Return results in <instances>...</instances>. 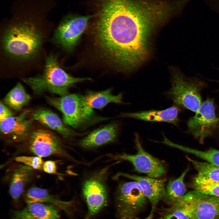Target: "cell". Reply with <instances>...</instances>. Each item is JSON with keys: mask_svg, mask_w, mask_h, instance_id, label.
I'll return each instance as SVG.
<instances>
[{"mask_svg": "<svg viewBox=\"0 0 219 219\" xmlns=\"http://www.w3.org/2000/svg\"><path fill=\"white\" fill-rule=\"evenodd\" d=\"M29 147L30 151L42 158L58 155L72 159L65 151L60 140L51 132L38 129L30 135Z\"/></svg>", "mask_w": 219, "mask_h": 219, "instance_id": "12", "label": "cell"}, {"mask_svg": "<svg viewBox=\"0 0 219 219\" xmlns=\"http://www.w3.org/2000/svg\"><path fill=\"white\" fill-rule=\"evenodd\" d=\"M186 158L192 163L198 174L214 181L219 182V167L207 162L193 159L187 156Z\"/></svg>", "mask_w": 219, "mask_h": 219, "instance_id": "26", "label": "cell"}, {"mask_svg": "<svg viewBox=\"0 0 219 219\" xmlns=\"http://www.w3.org/2000/svg\"><path fill=\"white\" fill-rule=\"evenodd\" d=\"M91 80L90 78H76L69 75L61 67L58 54L54 52L47 54L41 73L21 78L36 94L48 92L61 96L69 94V89L76 84Z\"/></svg>", "mask_w": 219, "mask_h": 219, "instance_id": "3", "label": "cell"}, {"mask_svg": "<svg viewBox=\"0 0 219 219\" xmlns=\"http://www.w3.org/2000/svg\"><path fill=\"white\" fill-rule=\"evenodd\" d=\"M33 169L24 164H20L13 171L9 192L15 201L19 200L25 186L30 180L33 175Z\"/></svg>", "mask_w": 219, "mask_h": 219, "instance_id": "19", "label": "cell"}, {"mask_svg": "<svg viewBox=\"0 0 219 219\" xmlns=\"http://www.w3.org/2000/svg\"><path fill=\"white\" fill-rule=\"evenodd\" d=\"M180 109L173 106L162 110H151L134 113H124L119 116L133 118L147 121L162 122L177 126L179 121L178 115Z\"/></svg>", "mask_w": 219, "mask_h": 219, "instance_id": "17", "label": "cell"}, {"mask_svg": "<svg viewBox=\"0 0 219 219\" xmlns=\"http://www.w3.org/2000/svg\"><path fill=\"white\" fill-rule=\"evenodd\" d=\"M189 170L187 167L177 179L169 181L166 186V194L162 200L170 206L186 193V189L184 179Z\"/></svg>", "mask_w": 219, "mask_h": 219, "instance_id": "21", "label": "cell"}, {"mask_svg": "<svg viewBox=\"0 0 219 219\" xmlns=\"http://www.w3.org/2000/svg\"><path fill=\"white\" fill-rule=\"evenodd\" d=\"M118 176H122L137 182L143 193L151 205V208L148 216L144 219H152L156 207L162 200L166 194L165 187V178H156L149 176H140L124 173H120Z\"/></svg>", "mask_w": 219, "mask_h": 219, "instance_id": "13", "label": "cell"}, {"mask_svg": "<svg viewBox=\"0 0 219 219\" xmlns=\"http://www.w3.org/2000/svg\"><path fill=\"white\" fill-rule=\"evenodd\" d=\"M93 14H70L64 17L54 30L50 41L55 46L68 53L73 51L86 29Z\"/></svg>", "mask_w": 219, "mask_h": 219, "instance_id": "7", "label": "cell"}, {"mask_svg": "<svg viewBox=\"0 0 219 219\" xmlns=\"http://www.w3.org/2000/svg\"><path fill=\"white\" fill-rule=\"evenodd\" d=\"M47 102L62 113L67 125L80 128L104 119H98L85 97L78 94H69L59 97H46Z\"/></svg>", "mask_w": 219, "mask_h": 219, "instance_id": "4", "label": "cell"}, {"mask_svg": "<svg viewBox=\"0 0 219 219\" xmlns=\"http://www.w3.org/2000/svg\"><path fill=\"white\" fill-rule=\"evenodd\" d=\"M42 168L46 173L50 174L57 173V166L55 161L48 160L43 163Z\"/></svg>", "mask_w": 219, "mask_h": 219, "instance_id": "30", "label": "cell"}, {"mask_svg": "<svg viewBox=\"0 0 219 219\" xmlns=\"http://www.w3.org/2000/svg\"><path fill=\"white\" fill-rule=\"evenodd\" d=\"M194 190L200 193L219 197V182L198 173L191 185Z\"/></svg>", "mask_w": 219, "mask_h": 219, "instance_id": "25", "label": "cell"}, {"mask_svg": "<svg viewBox=\"0 0 219 219\" xmlns=\"http://www.w3.org/2000/svg\"><path fill=\"white\" fill-rule=\"evenodd\" d=\"M30 96L26 91L24 86L20 82H18L5 96L4 103L11 109L20 110L29 102Z\"/></svg>", "mask_w": 219, "mask_h": 219, "instance_id": "22", "label": "cell"}, {"mask_svg": "<svg viewBox=\"0 0 219 219\" xmlns=\"http://www.w3.org/2000/svg\"><path fill=\"white\" fill-rule=\"evenodd\" d=\"M29 111L25 110L16 116H12L0 122L2 134L15 142L24 141L31 133L32 119L28 116Z\"/></svg>", "mask_w": 219, "mask_h": 219, "instance_id": "14", "label": "cell"}, {"mask_svg": "<svg viewBox=\"0 0 219 219\" xmlns=\"http://www.w3.org/2000/svg\"><path fill=\"white\" fill-rule=\"evenodd\" d=\"M13 219H37L29 211L27 207L13 212Z\"/></svg>", "mask_w": 219, "mask_h": 219, "instance_id": "29", "label": "cell"}, {"mask_svg": "<svg viewBox=\"0 0 219 219\" xmlns=\"http://www.w3.org/2000/svg\"><path fill=\"white\" fill-rule=\"evenodd\" d=\"M93 10L95 45L107 62L129 69L143 61L149 32L161 25L158 3L154 0H99Z\"/></svg>", "mask_w": 219, "mask_h": 219, "instance_id": "1", "label": "cell"}, {"mask_svg": "<svg viewBox=\"0 0 219 219\" xmlns=\"http://www.w3.org/2000/svg\"><path fill=\"white\" fill-rule=\"evenodd\" d=\"M218 127H219V121H218Z\"/></svg>", "mask_w": 219, "mask_h": 219, "instance_id": "33", "label": "cell"}, {"mask_svg": "<svg viewBox=\"0 0 219 219\" xmlns=\"http://www.w3.org/2000/svg\"><path fill=\"white\" fill-rule=\"evenodd\" d=\"M0 122L8 118L14 116V113L2 101L0 102Z\"/></svg>", "mask_w": 219, "mask_h": 219, "instance_id": "31", "label": "cell"}, {"mask_svg": "<svg viewBox=\"0 0 219 219\" xmlns=\"http://www.w3.org/2000/svg\"><path fill=\"white\" fill-rule=\"evenodd\" d=\"M213 99L208 98L202 103L194 116L187 123V131L202 143L204 139L212 135L218 127Z\"/></svg>", "mask_w": 219, "mask_h": 219, "instance_id": "11", "label": "cell"}, {"mask_svg": "<svg viewBox=\"0 0 219 219\" xmlns=\"http://www.w3.org/2000/svg\"><path fill=\"white\" fill-rule=\"evenodd\" d=\"M219 219V218H218V219Z\"/></svg>", "mask_w": 219, "mask_h": 219, "instance_id": "34", "label": "cell"}, {"mask_svg": "<svg viewBox=\"0 0 219 219\" xmlns=\"http://www.w3.org/2000/svg\"><path fill=\"white\" fill-rule=\"evenodd\" d=\"M119 129L117 123L106 124L90 132L81 140L78 144L82 148L91 149L111 143L117 138Z\"/></svg>", "mask_w": 219, "mask_h": 219, "instance_id": "15", "label": "cell"}, {"mask_svg": "<svg viewBox=\"0 0 219 219\" xmlns=\"http://www.w3.org/2000/svg\"><path fill=\"white\" fill-rule=\"evenodd\" d=\"M15 160L33 169H40L42 168L43 161L42 158L40 156H21L16 157Z\"/></svg>", "mask_w": 219, "mask_h": 219, "instance_id": "27", "label": "cell"}, {"mask_svg": "<svg viewBox=\"0 0 219 219\" xmlns=\"http://www.w3.org/2000/svg\"><path fill=\"white\" fill-rule=\"evenodd\" d=\"M112 89L99 91H89L84 96L89 105L92 109H101L109 103H124L122 94H113Z\"/></svg>", "mask_w": 219, "mask_h": 219, "instance_id": "20", "label": "cell"}, {"mask_svg": "<svg viewBox=\"0 0 219 219\" xmlns=\"http://www.w3.org/2000/svg\"><path fill=\"white\" fill-rule=\"evenodd\" d=\"M134 136L136 153L134 155L123 154L117 155L116 158L130 162L136 172L145 174L151 177L162 178L167 173L165 163L144 150L137 133H135Z\"/></svg>", "mask_w": 219, "mask_h": 219, "instance_id": "10", "label": "cell"}, {"mask_svg": "<svg viewBox=\"0 0 219 219\" xmlns=\"http://www.w3.org/2000/svg\"><path fill=\"white\" fill-rule=\"evenodd\" d=\"M207 6L213 11L219 14V0H203Z\"/></svg>", "mask_w": 219, "mask_h": 219, "instance_id": "32", "label": "cell"}, {"mask_svg": "<svg viewBox=\"0 0 219 219\" xmlns=\"http://www.w3.org/2000/svg\"><path fill=\"white\" fill-rule=\"evenodd\" d=\"M149 202L135 181L119 184L115 196L116 219H136Z\"/></svg>", "mask_w": 219, "mask_h": 219, "instance_id": "6", "label": "cell"}, {"mask_svg": "<svg viewBox=\"0 0 219 219\" xmlns=\"http://www.w3.org/2000/svg\"><path fill=\"white\" fill-rule=\"evenodd\" d=\"M25 199L27 204L40 202L52 204L71 214L70 208L71 202L62 200L44 189L37 187L30 188L26 194Z\"/></svg>", "mask_w": 219, "mask_h": 219, "instance_id": "18", "label": "cell"}, {"mask_svg": "<svg viewBox=\"0 0 219 219\" xmlns=\"http://www.w3.org/2000/svg\"><path fill=\"white\" fill-rule=\"evenodd\" d=\"M161 143L194 155L213 165L219 167V150L211 148L203 151L185 147L172 142L165 136L164 137Z\"/></svg>", "mask_w": 219, "mask_h": 219, "instance_id": "23", "label": "cell"}, {"mask_svg": "<svg viewBox=\"0 0 219 219\" xmlns=\"http://www.w3.org/2000/svg\"><path fill=\"white\" fill-rule=\"evenodd\" d=\"M106 167L91 174L83 181L82 193L88 208L84 219H91L107 204L108 189Z\"/></svg>", "mask_w": 219, "mask_h": 219, "instance_id": "9", "label": "cell"}, {"mask_svg": "<svg viewBox=\"0 0 219 219\" xmlns=\"http://www.w3.org/2000/svg\"><path fill=\"white\" fill-rule=\"evenodd\" d=\"M169 207L181 212L190 219L219 218V197L195 190L186 193Z\"/></svg>", "mask_w": 219, "mask_h": 219, "instance_id": "5", "label": "cell"}, {"mask_svg": "<svg viewBox=\"0 0 219 219\" xmlns=\"http://www.w3.org/2000/svg\"><path fill=\"white\" fill-rule=\"evenodd\" d=\"M31 19L18 20L0 31V71L23 75L42 71L47 55L44 47L54 30Z\"/></svg>", "mask_w": 219, "mask_h": 219, "instance_id": "2", "label": "cell"}, {"mask_svg": "<svg viewBox=\"0 0 219 219\" xmlns=\"http://www.w3.org/2000/svg\"><path fill=\"white\" fill-rule=\"evenodd\" d=\"M171 89L165 93L177 105L196 113L202 104L200 92L205 85L202 80L173 74Z\"/></svg>", "mask_w": 219, "mask_h": 219, "instance_id": "8", "label": "cell"}, {"mask_svg": "<svg viewBox=\"0 0 219 219\" xmlns=\"http://www.w3.org/2000/svg\"><path fill=\"white\" fill-rule=\"evenodd\" d=\"M31 115L32 119L56 131L64 138H71L81 134L68 127L57 114L48 109L39 108Z\"/></svg>", "mask_w": 219, "mask_h": 219, "instance_id": "16", "label": "cell"}, {"mask_svg": "<svg viewBox=\"0 0 219 219\" xmlns=\"http://www.w3.org/2000/svg\"><path fill=\"white\" fill-rule=\"evenodd\" d=\"M164 213L158 219H190L181 212L169 208L164 209Z\"/></svg>", "mask_w": 219, "mask_h": 219, "instance_id": "28", "label": "cell"}, {"mask_svg": "<svg viewBox=\"0 0 219 219\" xmlns=\"http://www.w3.org/2000/svg\"><path fill=\"white\" fill-rule=\"evenodd\" d=\"M27 208L37 219H61L58 208L52 204L35 202L27 204Z\"/></svg>", "mask_w": 219, "mask_h": 219, "instance_id": "24", "label": "cell"}]
</instances>
